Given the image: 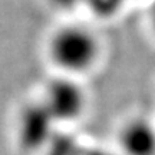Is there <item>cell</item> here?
Listing matches in <instances>:
<instances>
[{
    "label": "cell",
    "instance_id": "obj_8",
    "mask_svg": "<svg viewBox=\"0 0 155 155\" xmlns=\"http://www.w3.org/2000/svg\"><path fill=\"white\" fill-rule=\"evenodd\" d=\"M151 20H152V25H154V28H155V0H154V3H152V7H151Z\"/></svg>",
    "mask_w": 155,
    "mask_h": 155
},
{
    "label": "cell",
    "instance_id": "obj_4",
    "mask_svg": "<svg viewBox=\"0 0 155 155\" xmlns=\"http://www.w3.org/2000/svg\"><path fill=\"white\" fill-rule=\"evenodd\" d=\"M119 142L127 155H155V128L145 119L137 118L124 125Z\"/></svg>",
    "mask_w": 155,
    "mask_h": 155
},
{
    "label": "cell",
    "instance_id": "obj_3",
    "mask_svg": "<svg viewBox=\"0 0 155 155\" xmlns=\"http://www.w3.org/2000/svg\"><path fill=\"white\" fill-rule=\"evenodd\" d=\"M56 121L42 101L28 105L19 118V139L26 150H39L56 137Z\"/></svg>",
    "mask_w": 155,
    "mask_h": 155
},
{
    "label": "cell",
    "instance_id": "obj_1",
    "mask_svg": "<svg viewBox=\"0 0 155 155\" xmlns=\"http://www.w3.org/2000/svg\"><path fill=\"white\" fill-rule=\"evenodd\" d=\"M50 56L69 72L86 71L98 55V42L92 32L79 26H68L56 32L50 40Z\"/></svg>",
    "mask_w": 155,
    "mask_h": 155
},
{
    "label": "cell",
    "instance_id": "obj_2",
    "mask_svg": "<svg viewBox=\"0 0 155 155\" xmlns=\"http://www.w3.org/2000/svg\"><path fill=\"white\" fill-rule=\"evenodd\" d=\"M42 102L59 124L73 121L81 116L86 105V96L79 83L72 79L61 78L46 86Z\"/></svg>",
    "mask_w": 155,
    "mask_h": 155
},
{
    "label": "cell",
    "instance_id": "obj_5",
    "mask_svg": "<svg viewBox=\"0 0 155 155\" xmlns=\"http://www.w3.org/2000/svg\"><path fill=\"white\" fill-rule=\"evenodd\" d=\"M49 145L50 147L48 155H111L104 150L81 144L72 137H58L56 135Z\"/></svg>",
    "mask_w": 155,
    "mask_h": 155
},
{
    "label": "cell",
    "instance_id": "obj_6",
    "mask_svg": "<svg viewBox=\"0 0 155 155\" xmlns=\"http://www.w3.org/2000/svg\"><path fill=\"white\" fill-rule=\"evenodd\" d=\"M127 0H86L85 6H88L89 10L98 17H108L115 16L121 10Z\"/></svg>",
    "mask_w": 155,
    "mask_h": 155
},
{
    "label": "cell",
    "instance_id": "obj_7",
    "mask_svg": "<svg viewBox=\"0 0 155 155\" xmlns=\"http://www.w3.org/2000/svg\"><path fill=\"white\" fill-rule=\"evenodd\" d=\"M49 2L53 6L59 7V9H63V10L73 9V7H76L79 5H85L86 3V0H49Z\"/></svg>",
    "mask_w": 155,
    "mask_h": 155
}]
</instances>
